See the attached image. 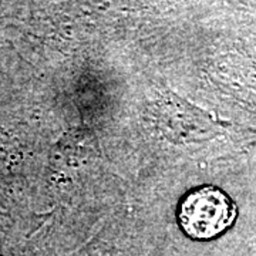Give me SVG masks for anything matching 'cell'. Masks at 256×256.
<instances>
[{
    "label": "cell",
    "mask_w": 256,
    "mask_h": 256,
    "mask_svg": "<svg viewBox=\"0 0 256 256\" xmlns=\"http://www.w3.org/2000/svg\"><path fill=\"white\" fill-rule=\"evenodd\" d=\"M178 218L190 238L206 240L220 236L235 222L236 205L220 188L201 186L184 198Z\"/></svg>",
    "instance_id": "cell-1"
}]
</instances>
